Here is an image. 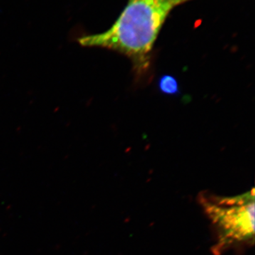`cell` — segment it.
I'll return each mask as SVG.
<instances>
[{
  "label": "cell",
  "instance_id": "cell-1",
  "mask_svg": "<svg viewBox=\"0 0 255 255\" xmlns=\"http://www.w3.org/2000/svg\"><path fill=\"white\" fill-rule=\"evenodd\" d=\"M185 0H128L112 27L79 38L82 46L101 47L127 55L137 74L150 65V54L167 16Z\"/></svg>",
  "mask_w": 255,
  "mask_h": 255
},
{
  "label": "cell",
  "instance_id": "cell-2",
  "mask_svg": "<svg viewBox=\"0 0 255 255\" xmlns=\"http://www.w3.org/2000/svg\"><path fill=\"white\" fill-rule=\"evenodd\" d=\"M200 203L217 231V251L254 240V189L231 197L204 194Z\"/></svg>",
  "mask_w": 255,
  "mask_h": 255
},
{
  "label": "cell",
  "instance_id": "cell-3",
  "mask_svg": "<svg viewBox=\"0 0 255 255\" xmlns=\"http://www.w3.org/2000/svg\"><path fill=\"white\" fill-rule=\"evenodd\" d=\"M158 87L159 91L164 95H176L179 92L177 80L172 75H164L161 77L158 82Z\"/></svg>",
  "mask_w": 255,
  "mask_h": 255
},
{
  "label": "cell",
  "instance_id": "cell-4",
  "mask_svg": "<svg viewBox=\"0 0 255 255\" xmlns=\"http://www.w3.org/2000/svg\"><path fill=\"white\" fill-rule=\"evenodd\" d=\"M189 1V0H186V1Z\"/></svg>",
  "mask_w": 255,
  "mask_h": 255
}]
</instances>
